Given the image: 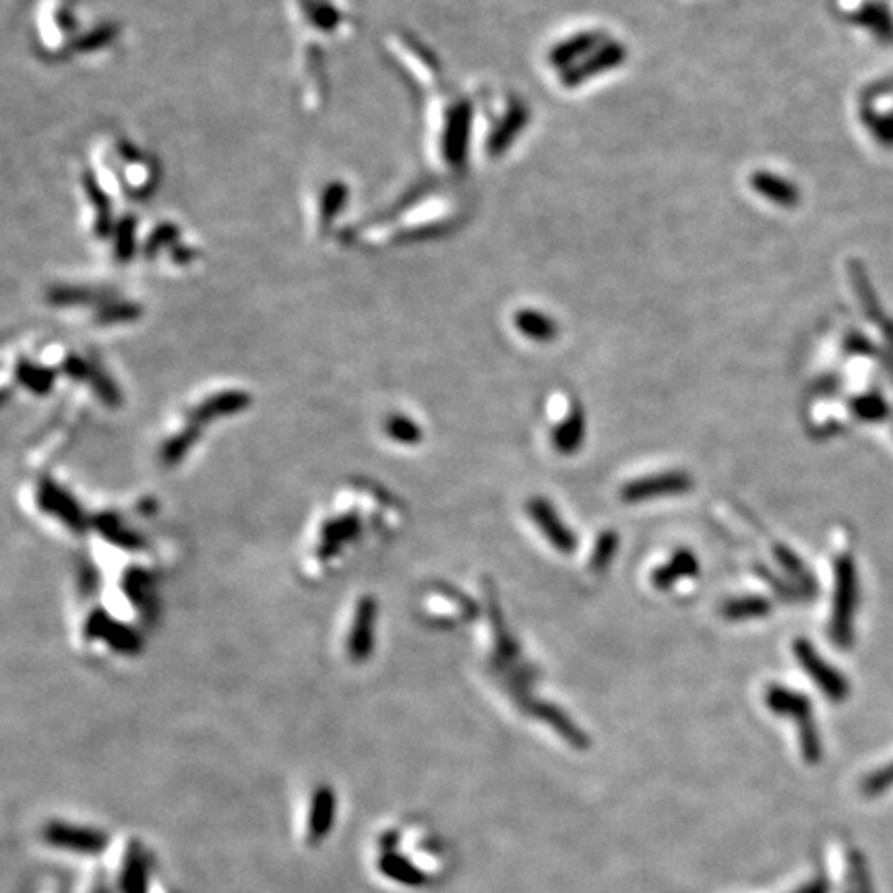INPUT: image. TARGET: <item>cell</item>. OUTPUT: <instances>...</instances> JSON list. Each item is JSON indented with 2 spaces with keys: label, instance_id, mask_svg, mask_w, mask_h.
I'll return each mask as SVG.
<instances>
[{
  "label": "cell",
  "instance_id": "18",
  "mask_svg": "<svg viewBox=\"0 0 893 893\" xmlns=\"http://www.w3.org/2000/svg\"><path fill=\"white\" fill-rule=\"evenodd\" d=\"M519 329L533 340H550L554 335V327L549 318L538 315H525L524 318H519Z\"/></svg>",
  "mask_w": 893,
  "mask_h": 893
},
{
  "label": "cell",
  "instance_id": "9",
  "mask_svg": "<svg viewBox=\"0 0 893 893\" xmlns=\"http://www.w3.org/2000/svg\"><path fill=\"white\" fill-rule=\"evenodd\" d=\"M527 511H530L532 519L536 521V525L540 527V532L544 533L546 538L550 540V544L558 552L569 554L575 550L577 540L573 536V532L565 525V521L558 517V513L554 511V507L544 499H532L527 503Z\"/></svg>",
  "mask_w": 893,
  "mask_h": 893
},
{
  "label": "cell",
  "instance_id": "19",
  "mask_svg": "<svg viewBox=\"0 0 893 893\" xmlns=\"http://www.w3.org/2000/svg\"><path fill=\"white\" fill-rule=\"evenodd\" d=\"M893 784V765L883 767L881 772H875L869 780L864 781V792L866 794H877L883 792L885 788H889Z\"/></svg>",
  "mask_w": 893,
  "mask_h": 893
},
{
  "label": "cell",
  "instance_id": "2",
  "mask_svg": "<svg viewBox=\"0 0 893 893\" xmlns=\"http://www.w3.org/2000/svg\"><path fill=\"white\" fill-rule=\"evenodd\" d=\"M856 566L850 554H839L836 560V599H833L831 637L839 648L852 641V618L856 610Z\"/></svg>",
  "mask_w": 893,
  "mask_h": 893
},
{
  "label": "cell",
  "instance_id": "16",
  "mask_svg": "<svg viewBox=\"0 0 893 893\" xmlns=\"http://www.w3.org/2000/svg\"><path fill=\"white\" fill-rule=\"evenodd\" d=\"M854 414L863 420L877 422L888 416V406H885V401L879 395H864L854 403Z\"/></svg>",
  "mask_w": 893,
  "mask_h": 893
},
{
  "label": "cell",
  "instance_id": "11",
  "mask_svg": "<svg viewBox=\"0 0 893 893\" xmlns=\"http://www.w3.org/2000/svg\"><path fill=\"white\" fill-rule=\"evenodd\" d=\"M697 571H699L697 557H693V552L689 550H681L676 552L666 565L654 571L651 582H654L657 590H670L673 585L682 582V579L697 575Z\"/></svg>",
  "mask_w": 893,
  "mask_h": 893
},
{
  "label": "cell",
  "instance_id": "13",
  "mask_svg": "<svg viewBox=\"0 0 893 893\" xmlns=\"http://www.w3.org/2000/svg\"><path fill=\"white\" fill-rule=\"evenodd\" d=\"M48 839L58 842V846H64V848L83 850V852L102 848V836H97L95 831L70 830V827H58V830L48 831Z\"/></svg>",
  "mask_w": 893,
  "mask_h": 893
},
{
  "label": "cell",
  "instance_id": "15",
  "mask_svg": "<svg viewBox=\"0 0 893 893\" xmlns=\"http://www.w3.org/2000/svg\"><path fill=\"white\" fill-rule=\"evenodd\" d=\"M114 255L127 260L135 252V219H120L114 224Z\"/></svg>",
  "mask_w": 893,
  "mask_h": 893
},
{
  "label": "cell",
  "instance_id": "14",
  "mask_svg": "<svg viewBox=\"0 0 893 893\" xmlns=\"http://www.w3.org/2000/svg\"><path fill=\"white\" fill-rule=\"evenodd\" d=\"M769 608L772 606H769L765 598H739L723 606V616L730 618V621H742V618L765 616Z\"/></svg>",
  "mask_w": 893,
  "mask_h": 893
},
{
  "label": "cell",
  "instance_id": "6",
  "mask_svg": "<svg viewBox=\"0 0 893 893\" xmlns=\"http://www.w3.org/2000/svg\"><path fill=\"white\" fill-rule=\"evenodd\" d=\"M690 486H693V480H690L689 474L664 472V474H654V475H648V478H639L635 482H631V484H627L621 491V499L624 500V503H641V500H651V499L668 497V494L687 492Z\"/></svg>",
  "mask_w": 893,
  "mask_h": 893
},
{
  "label": "cell",
  "instance_id": "3",
  "mask_svg": "<svg viewBox=\"0 0 893 893\" xmlns=\"http://www.w3.org/2000/svg\"><path fill=\"white\" fill-rule=\"evenodd\" d=\"M767 706L773 714L790 715L792 720L798 722L800 742H803V751L806 755V759L811 761L819 759V739L817 732H814L811 718V703H808L806 697L794 693L790 689L773 684V687H769L767 690Z\"/></svg>",
  "mask_w": 893,
  "mask_h": 893
},
{
  "label": "cell",
  "instance_id": "10",
  "mask_svg": "<svg viewBox=\"0 0 893 893\" xmlns=\"http://www.w3.org/2000/svg\"><path fill=\"white\" fill-rule=\"evenodd\" d=\"M300 21L321 36H331L340 29L343 15L331 0H294Z\"/></svg>",
  "mask_w": 893,
  "mask_h": 893
},
{
  "label": "cell",
  "instance_id": "8",
  "mask_svg": "<svg viewBox=\"0 0 893 893\" xmlns=\"http://www.w3.org/2000/svg\"><path fill=\"white\" fill-rule=\"evenodd\" d=\"M348 197L350 188L343 180H327L318 188L315 197H312L310 210L312 230H315V234H327L337 215L342 213L345 203H348Z\"/></svg>",
  "mask_w": 893,
  "mask_h": 893
},
{
  "label": "cell",
  "instance_id": "7",
  "mask_svg": "<svg viewBox=\"0 0 893 893\" xmlns=\"http://www.w3.org/2000/svg\"><path fill=\"white\" fill-rule=\"evenodd\" d=\"M387 50L409 75H414V79H418L422 83V86H428V81L433 83L436 79V75H439V69H436V64L433 62V56H428L425 48L418 45L416 40H412V37H408L406 34H397L395 31L393 36H389Z\"/></svg>",
  "mask_w": 893,
  "mask_h": 893
},
{
  "label": "cell",
  "instance_id": "5",
  "mask_svg": "<svg viewBox=\"0 0 893 893\" xmlns=\"http://www.w3.org/2000/svg\"><path fill=\"white\" fill-rule=\"evenodd\" d=\"M794 654H797L800 666H803L808 676L817 682V687L823 690L825 697H830L831 701H842L848 695V682L842 674L838 673L836 668H831L823 657H821L814 648L805 639H800L794 645Z\"/></svg>",
  "mask_w": 893,
  "mask_h": 893
},
{
  "label": "cell",
  "instance_id": "12",
  "mask_svg": "<svg viewBox=\"0 0 893 893\" xmlns=\"http://www.w3.org/2000/svg\"><path fill=\"white\" fill-rule=\"evenodd\" d=\"M585 436V418L582 409H573L569 418L565 422H560L552 434V442L557 447L558 453L571 455L575 453L579 447H582Z\"/></svg>",
  "mask_w": 893,
  "mask_h": 893
},
{
  "label": "cell",
  "instance_id": "4",
  "mask_svg": "<svg viewBox=\"0 0 893 893\" xmlns=\"http://www.w3.org/2000/svg\"><path fill=\"white\" fill-rule=\"evenodd\" d=\"M37 31L44 48L61 52L75 48L79 36L75 34V15L64 0H44L37 12Z\"/></svg>",
  "mask_w": 893,
  "mask_h": 893
},
{
  "label": "cell",
  "instance_id": "17",
  "mask_svg": "<svg viewBox=\"0 0 893 893\" xmlns=\"http://www.w3.org/2000/svg\"><path fill=\"white\" fill-rule=\"evenodd\" d=\"M616 546H618V538H616L615 532L602 533V536H599V540H598L594 557H591V569L604 571L612 560V557H615Z\"/></svg>",
  "mask_w": 893,
  "mask_h": 893
},
{
  "label": "cell",
  "instance_id": "1",
  "mask_svg": "<svg viewBox=\"0 0 893 893\" xmlns=\"http://www.w3.org/2000/svg\"><path fill=\"white\" fill-rule=\"evenodd\" d=\"M97 166H100V172L95 180L108 194L110 188H116V194L143 197L152 193L155 186V168L152 160L135 152V147L125 141H110L102 145Z\"/></svg>",
  "mask_w": 893,
  "mask_h": 893
}]
</instances>
